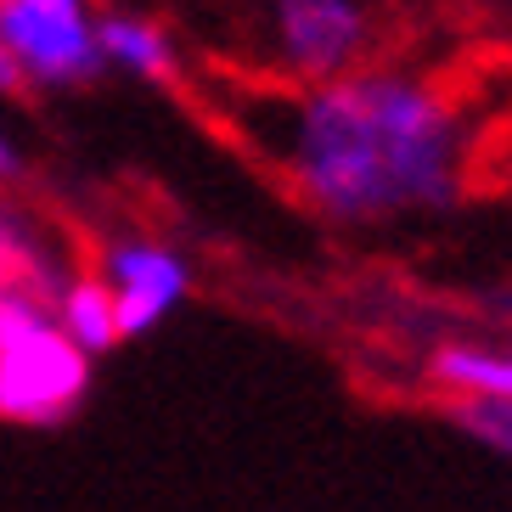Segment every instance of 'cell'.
<instances>
[{
  "mask_svg": "<svg viewBox=\"0 0 512 512\" xmlns=\"http://www.w3.org/2000/svg\"><path fill=\"white\" fill-rule=\"evenodd\" d=\"M428 383L445 400H507L512 406V349L496 344H439L428 355Z\"/></svg>",
  "mask_w": 512,
  "mask_h": 512,
  "instance_id": "8992f818",
  "label": "cell"
},
{
  "mask_svg": "<svg viewBox=\"0 0 512 512\" xmlns=\"http://www.w3.org/2000/svg\"><path fill=\"white\" fill-rule=\"evenodd\" d=\"M68 271H57L46 259V248L29 237V226L17 220V214L0 209V282H17V287H34V293H57V282Z\"/></svg>",
  "mask_w": 512,
  "mask_h": 512,
  "instance_id": "9c48e42d",
  "label": "cell"
},
{
  "mask_svg": "<svg viewBox=\"0 0 512 512\" xmlns=\"http://www.w3.org/2000/svg\"><path fill=\"white\" fill-rule=\"evenodd\" d=\"M96 276H102L107 293H113L124 338L158 332L186 299H192V259H186L175 242L147 237V231H124V237L107 242Z\"/></svg>",
  "mask_w": 512,
  "mask_h": 512,
  "instance_id": "5b68a950",
  "label": "cell"
},
{
  "mask_svg": "<svg viewBox=\"0 0 512 512\" xmlns=\"http://www.w3.org/2000/svg\"><path fill=\"white\" fill-rule=\"evenodd\" d=\"M17 91H29V85H23V74H17L12 51L0 46V96H17Z\"/></svg>",
  "mask_w": 512,
  "mask_h": 512,
  "instance_id": "7c38bea8",
  "label": "cell"
},
{
  "mask_svg": "<svg viewBox=\"0 0 512 512\" xmlns=\"http://www.w3.org/2000/svg\"><path fill=\"white\" fill-rule=\"evenodd\" d=\"M91 355L62 332L46 293L0 282V422L62 428L91 400Z\"/></svg>",
  "mask_w": 512,
  "mask_h": 512,
  "instance_id": "7a4b0ae2",
  "label": "cell"
},
{
  "mask_svg": "<svg viewBox=\"0 0 512 512\" xmlns=\"http://www.w3.org/2000/svg\"><path fill=\"white\" fill-rule=\"evenodd\" d=\"M377 0H265V57L282 85H321L372 62Z\"/></svg>",
  "mask_w": 512,
  "mask_h": 512,
  "instance_id": "3957f363",
  "label": "cell"
},
{
  "mask_svg": "<svg viewBox=\"0 0 512 512\" xmlns=\"http://www.w3.org/2000/svg\"><path fill=\"white\" fill-rule=\"evenodd\" d=\"M445 422L467 434L479 451L512 462V406L507 400H445Z\"/></svg>",
  "mask_w": 512,
  "mask_h": 512,
  "instance_id": "30bf717a",
  "label": "cell"
},
{
  "mask_svg": "<svg viewBox=\"0 0 512 512\" xmlns=\"http://www.w3.org/2000/svg\"><path fill=\"white\" fill-rule=\"evenodd\" d=\"M96 51H102V68L130 74V79H169L175 74L169 34L141 12H96Z\"/></svg>",
  "mask_w": 512,
  "mask_h": 512,
  "instance_id": "52a82bcc",
  "label": "cell"
},
{
  "mask_svg": "<svg viewBox=\"0 0 512 512\" xmlns=\"http://www.w3.org/2000/svg\"><path fill=\"white\" fill-rule=\"evenodd\" d=\"M231 107L248 141L332 226L445 214L462 197L467 119L417 68L361 62L321 85H271Z\"/></svg>",
  "mask_w": 512,
  "mask_h": 512,
  "instance_id": "6da1fadb",
  "label": "cell"
},
{
  "mask_svg": "<svg viewBox=\"0 0 512 512\" xmlns=\"http://www.w3.org/2000/svg\"><path fill=\"white\" fill-rule=\"evenodd\" d=\"M23 175V147L12 141V130L0 124V181H17Z\"/></svg>",
  "mask_w": 512,
  "mask_h": 512,
  "instance_id": "8fae6325",
  "label": "cell"
},
{
  "mask_svg": "<svg viewBox=\"0 0 512 512\" xmlns=\"http://www.w3.org/2000/svg\"><path fill=\"white\" fill-rule=\"evenodd\" d=\"M51 310H57L62 332H68V338H74L91 361H102L107 349L124 344L113 293H107V282L96 271H68V276H62L57 293H51Z\"/></svg>",
  "mask_w": 512,
  "mask_h": 512,
  "instance_id": "ba28073f",
  "label": "cell"
},
{
  "mask_svg": "<svg viewBox=\"0 0 512 512\" xmlns=\"http://www.w3.org/2000/svg\"><path fill=\"white\" fill-rule=\"evenodd\" d=\"M0 46L29 91H79L102 74L91 0H0Z\"/></svg>",
  "mask_w": 512,
  "mask_h": 512,
  "instance_id": "277c9868",
  "label": "cell"
}]
</instances>
